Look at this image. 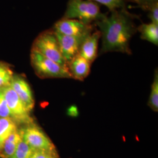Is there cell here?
Segmentation results:
<instances>
[{
	"label": "cell",
	"instance_id": "5",
	"mask_svg": "<svg viewBox=\"0 0 158 158\" xmlns=\"http://www.w3.org/2000/svg\"><path fill=\"white\" fill-rule=\"evenodd\" d=\"M23 139L34 151H44L50 152H56L55 147L45 132L39 127L33 123L21 129Z\"/></svg>",
	"mask_w": 158,
	"mask_h": 158
},
{
	"label": "cell",
	"instance_id": "9",
	"mask_svg": "<svg viewBox=\"0 0 158 158\" xmlns=\"http://www.w3.org/2000/svg\"><path fill=\"white\" fill-rule=\"evenodd\" d=\"M10 86L15 91L26 108L31 112L34 107L33 94L27 81L19 75H14Z\"/></svg>",
	"mask_w": 158,
	"mask_h": 158
},
{
	"label": "cell",
	"instance_id": "2",
	"mask_svg": "<svg viewBox=\"0 0 158 158\" xmlns=\"http://www.w3.org/2000/svg\"><path fill=\"white\" fill-rule=\"evenodd\" d=\"M104 15L99 5L93 1L69 0L62 18L74 19L86 24H92L102 19Z\"/></svg>",
	"mask_w": 158,
	"mask_h": 158
},
{
	"label": "cell",
	"instance_id": "13",
	"mask_svg": "<svg viewBox=\"0 0 158 158\" xmlns=\"http://www.w3.org/2000/svg\"><path fill=\"white\" fill-rule=\"evenodd\" d=\"M137 31L141 34L142 40H145L155 45H158V25L150 23H142L137 28Z\"/></svg>",
	"mask_w": 158,
	"mask_h": 158
},
{
	"label": "cell",
	"instance_id": "1",
	"mask_svg": "<svg viewBox=\"0 0 158 158\" xmlns=\"http://www.w3.org/2000/svg\"><path fill=\"white\" fill-rule=\"evenodd\" d=\"M133 15L125 7L110 11L96 22L101 34V53L121 52L131 55L130 40L137 31Z\"/></svg>",
	"mask_w": 158,
	"mask_h": 158
},
{
	"label": "cell",
	"instance_id": "12",
	"mask_svg": "<svg viewBox=\"0 0 158 158\" xmlns=\"http://www.w3.org/2000/svg\"><path fill=\"white\" fill-rule=\"evenodd\" d=\"M23 138L21 130H17L12 132L4 142L1 155L3 158H11L15 151L17 145Z\"/></svg>",
	"mask_w": 158,
	"mask_h": 158
},
{
	"label": "cell",
	"instance_id": "8",
	"mask_svg": "<svg viewBox=\"0 0 158 158\" xmlns=\"http://www.w3.org/2000/svg\"><path fill=\"white\" fill-rule=\"evenodd\" d=\"M55 33L59 42L62 55L67 63L78 54L81 44L89 35L81 36H74L64 35L55 32Z\"/></svg>",
	"mask_w": 158,
	"mask_h": 158
},
{
	"label": "cell",
	"instance_id": "15",
	"mask_svg": "<svg viewBox=\"0 0 158 158\" xmlns=\"http://www.w3.org/2000/svg\"><path fill=\"white\" fill-rule=\"evenodd\" d=\"M14 74L10 65L0 62V89L10 86Z\"/></svg>",
	"mask_w": 158,
	"mask_h": 158
},
{
	"label": "cell",
	"instance_id": "3",
	"mask_svg": "<svg viewBox=\"0 0 158 158\" xmlns=\"http://www.w3.org/2000/svg\"><path fill=\"white\" fill-rule=\"evenodd\" d=\"M32 50L68 68L67 62L63 57L58 40L53 30H48L40 34L34 40Z\"/></svg>",
	"mask_w": 158,
	"mask_h": 158
},
{
	"label": "cell",
	"instance_id": "10",
	"mask_svg": "<svg viewBox=\"0 0 158 158\" xmlns=\"http://www.w3.org/2000/svg\"><path fill=\"white\" fill-rule=\"evenodd\" d=\"M100 38V32L94 29L83 40L79 48L78 55L90 63L93 62L98 55V42Z\"/></svg>",
	"mask_w": 158,
	"mask_h": 158
},
{
	"label": "cell",
	"instance_id": "11",
	"mask_svg": "<svg viewBox=\"0 0 158 158\" xmlns=\"http://www.w3.org/2000/svg\"><path fill=\"white\" fill-rule=\"evenodd\" d=\"M67 68L72 79L83 81L90 74L91 63L77 54L67 63Z\"/></svg>",
	"mask_w": 158,
	"mask_h": 158
},
{
	"label": "cell",
	"instance_id": "24",
	"mask_svg": "<svg viewBox=\"0 0 158 158\" xmlns=\"http://www.w3.org/2000/svg\"><path fill=\"white\" fill-rule=\"evenodd\" d=\"M49 158H58V156L57 155L56 152L51 153V155L49 156Z\"/></svg>",
	"mask_w": 158,
	"mask_h": 158
},
{
	"label": "cell",
	"instance_id": "4",
	"mask_svg": "<svg viewBox=\"0 0 158 158\" xmlns=\"http://www.w3.org/2000/svg\"><path fill=\"white\" fill-rule=\"evenodd\" d=\"M31 63L35 73L40 78L72 79L68 68L51 60L34 50H31Z\"/></svg>",
	"mask_w": 158,
	"mask_h": 158
},
{
	"label": "cell",
	"instance_id": "16",
	"mask_svg": "<svg viewBox=\"0 0 158 158\" xmlns=\"http://www.w3.org/2000/svg\"><path fill=\"white\" fill-rule=\"evenodd\" d=\"M148 106L155 112L158 111V70L155 71L154 79L151 85V91Z\"/></svg>",
	"mask_w": 158,
	"mask_h": 158
},
{
	"label": "cell",
	"instance_id": "14",
	"mask_svg": "<svg viewBox=\"0 0 158 158\" xmlns=\"http://www.w3.org/2000/svg\"><path fill=\"white\" fill-rule=\"evenodd\" d=\"M18 130L17 123L11 118H0V149L8 137Z\"/></svg>",
	"mask_w": 158,
	"mask_h": 158
},
{
	"label": "cell",
	"instance_id": "25",
	"mask_svg": "<svg viewBox=\"0 0 158 158\" xmlns=\"http://www.w3.org/2000/svg\"><path fill=\"white\" fill-rule=\"evenodd\" d=\"M0 156H1V149H0Z\"/></svg>",
	"mask_w": 158,
	"mask_h": 158
},
{
	"label": "cell",
	"instance_id": "19",
	"mask_svg": "<svg viewBox=\"0 0 158 158\" xmlns=\"http://www.w3.org/2000/svg\"><path fill=\"white\" fill-rule=\"evenodd\" d=\"M0 118H11L10 111L8 107L5 96L1 89H0Z\"/></svg>",
	"mask_w": 158,
	"mask_h": 158
},
{
	"label": "cell",
	"instance_id": "21",
	"mask_svg": "<svg viewBox=\"0 0 158 158\" xmlns=\"http://www.w3.org/2000/svg\"><path fill=\"white\" fill-rule=\"evenodd\" d=\"M53 152H47L44 151H35L31 158H49L51 153Z\"/></svg>",
	"mask_w": 158,
	"mask_h": 158
},
{
	"label": "cell",
	"instance_id": "18",
	"mask_svg": "<svg viewBox=\"0 0 158 158\" xmlns=\"http://www.w3.org/2000/svg\"><path fill=\"white\" fill-rule=\"evenodd\" d=\"M98 4L105 6L109 9L110 11L120 9L125 7V0H90Z\"/></svg>",
	"mask_w": 158,
	"mask_h": 158
},
{
	"label": "cell",
	"instance_id": "6",
	"mask_svg": "<svg viewBox=\"0 0 158 158\" xmlns=\"http://www.w3.org/2000/svg\"><path fill=\"white\" fill-rule=\"evenodd\" d=\"M6 103L10 111L12 119L16 123L29 124L32 123L30 117V112L26 108L23 102L11 87L7 86L2 88Z\"/></svg>",
	"mask_w": 158,
	"mask_h": 158
},
{
	"label": "cell",
	"instance_id": "17",
	"mask_svg": "<svg viewBox=\"0 0 158 158\" xmlns=\"http://www.w3.org/2000/svg\"><path fill=\"white\" fill-rule=\"evenodd\" d=\"M34 151V149L23 138L17 145L15 151L11 158H31Z\"/></svg>",
	"mask_w": 158,
	"mask_h": 158
},
{
	"label": "cell",
	"instance_id": "23",
	"mask_svg": "<svg viewBox=\"0 0 158 158\" xmlns=\"http://www.w3.org/2000/svg\"><path fill=\"white\" fill-rule=\"evenodd\" d=\"M131 1L138 4L139 6H141V7H142L143 4V0H131Z\"/></svg>",
	"mask_w": 158,
	"mask_h": 158
},
{
	"label": "cell",
	"instance_id": "22",
	"mask_svg": "<svg viewBox=\"0 0 158 158\" xmlns=\"http://www.w3.org/2000/svg\"><path fill=\"white\" fill-rule=\"evenodd\" d=\"M158 0H143V4L142 6L143 8L147 9V8L150 6L151 4L158 2Z\"/></svg>",
	"mask_w": 158,
	"mask_h": 158
},
{
	"label": "cell",
	"instance_id": "7",
	"mask_svg": "<svg viewBox=\"0 0 158 158\" xmlns=\"http://www.w3.org/2000/svg\"><path fill=\"white\" fill-rule=\"evenodd\" d=\"M92 24H86L74 19L62 18L55 23L52 30L58 34L68 36H85L94 29Z\"/></svg>",
	"mask_w": 158,
	"mask_h": 158
},
{
	"label": "cell",
	"instance_id": "20",
	"mask_svg": "<svg viewBox=\"0 0 158 158\" xmlns=\"http://www.w3.org/2000/svg\"><path fill=\"white\" fill-rule=\"evenodd\" d=\"M149 11L148 17L151 23L158 25V2H156L151 4L147 8Z\"/></svg>",
	"mask_w": 158,
	"mask_h": 158
}]
</instances>
